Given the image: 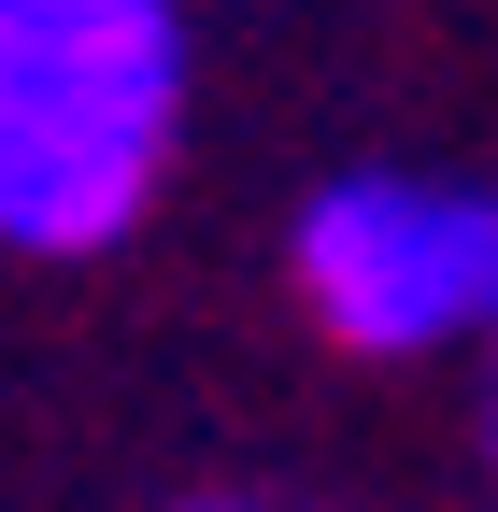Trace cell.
<instances>
[{
    "mask_svg": "<svg viewBox=\"0 0 498 512\" xmlns=\"http://www.w3.org/2000/svg\"><path fill=\"white\" fill-rule=\"evenodd\" d=\"M484 470H498V342H484Z\"/></svg>",
    "mask_w": 498,
    "mask_h": 512,
    "instance_id": "obj_3",
    "label": "cell"
},
{
    "mask_svg": "<svg viewBox=\"0 0 498 512\" xmlns=\"http://www.w3.org/2000/svg\"><path fill=\"white\" fill-rule=\"evenodd\" d=\"M285 285L370 370L484 356L498 342V185L413 171V157H356V171H328L314 200H299Z\"/></svg>",
    "mask_w": 498,
    "mask_h": 512,
    "instance_id": "obj_2",
    "label": "cell"
},
{
    "mask_svg": "<svg viewBox=\"0 0 498 512\" xmlns=\"http://www.w3.org/2000/svg\"><path fill=\"white\" fill-rule=\"evenodd\" d=\"M171 512H257V498H171Z\"/></svg>",
    "mask_w": 498,
    "mask_h": 512,
    "instance_id": "obj_4",
    "label": "cell"
},
{
    "mask_svg": "<svg viewBox=\"0 0 498 512\" xmlns=\"http://www.w3.org/2000/svg\"><path fill=\"white\" fill-rule=\"evenodd\" d=\"M185 0H0V256H114L185 143Z\"/></svg>",
    "mask_w": 498,
    "mask_h": 512,
    "instance_id": "obj_1",
    "label": "cell"
}]
</instances>
